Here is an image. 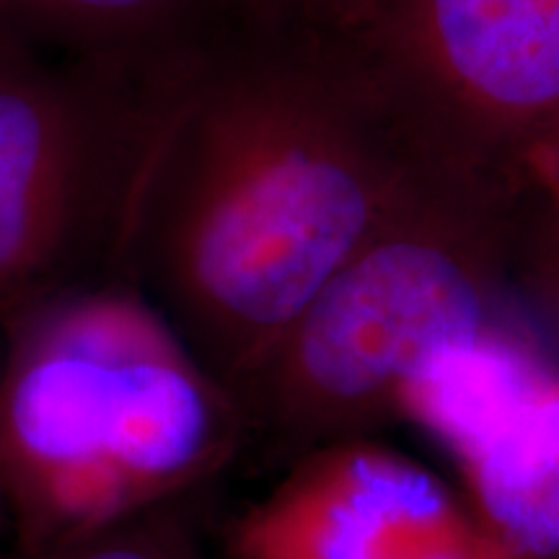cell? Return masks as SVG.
Returning <instances> with one entry per match:
<instances>
[{
    "label": "cell",
    "instance_id": "cell-1",
    "mask_svg": "<svg viewBox=\"0 0 559 559\" xmlns=\"http://www.w3.org/2000/svg\"><path fill=\"white\" fill-rule=\"evenodd\" d=\"M430 171L360 68L313 26L218 34L166 83L120 262L239 391Z\"/></svg>",
    "mask_w": 559,
    "mask_h": 559
},
{
    "label": "cell",
    "instance_id": "cell-2",
    "mask_svg": "<svg viewBox=\"0 0 559 559\" xmlns=\"http://www.w3.org/2000/svg\"><path fill=\"white\" fill-rule=\"evenodd\" d=\"M0 332V492L24 555L187 500L251 436L236 391L135 283L68 285Z\"/></svg>",
    "mask_w": 559,
    "mask_h": 559
},
{
    "label": "cell",
    "instance_id": "cell-3",
    "mask_svg": "<svg viewBox=\"0 0 559 559\" xmlns=\"http://www.w3.org/2000/svg\"><path fill=\"white\" fill-rule=\"evenodd\" d=\"M523 187L419 179L251 370V436L293 459L400 425L404 389L443 347L515 319Z\"/></svg>",
    "mask_w": 559,
    "mask_h": 559
},
{
    "label": "cell",
    "instance_id": "cell-4",
    "mask_svg": "<svg viewBox=\"0 0 559 559\" xmlns=\"http://www.w3.org/2000/svg\"><path fill=\"white\" fill-rule=\"evenodd\" d=\"M171 75L143 79L83 58L0 3V330L75 285L70 272L96 239L122 260Z\"/></svg>",
    "mask_w": 559,
    "mask_h": 559
},
{
    "label": "cell",
    "instance_id": "cell-5",
    "mask_svg": "<svg viewBox=\"0 0 559 559\" xmlns=\"http://www.w3.org/2000/svg\"><path fill=\"white\" fill-rule=\"evenodd\" d=\"M309 26L436 169L528 187L559 153V0H321Z\"/></svg>",
    "mask_w": 559,
    "mask_h": 559
},
{
    "label": "cell",
    "instance_id": "cell-6",
    "mask_svg": "<svg viewBox=\"0 0 559 559\" xmlns=\"http://www.w3.org/2000/svg\"><path fill=\"white\" fill-rule=\"evenodd\" d=\"M221 544L223 559H519L461 489L379 438L298 453Z\"/></svg>",
    "mask_w": 559,
    "mask_h": 559
},
{
    "label": "cell",
    "instance_id": "cell-7",
    "mask_svg": "<svg viewBox=\"0 0 559 559\" xmlns=\"http://www.w3.org/2000/svg\"><path fill=\"white\" fill-rule=\"evenodd\" d=\"M461 492L519 559H559V362L456 461Z\"/></svg>",
    "mask_w": 559,
    "mask_h": 559
},
{
    "label": "cell",
    "instance_id": "cell-8",
    "mask_svg": "<svg viewBox=\"0 0 559 559\" xmlns=\"http://www.w3.org/2000/svg\"><path fill=\"white\" fill-rule=\"evenodd\" d=\"M55 45L158 79L210 39L202 0H0Z\"/></svg>",
    "mask_w": 559,
    "mask_h": 559
},
{
    "label": "cell",
    "instance_id": "cell-9",
    "mask_svg": "<svg viewBox=\"0 0 559 559\" xmlns=\"http://www.w3.org/2000/svg\"><path fill=\"white\" fill-rule=\"evenodd\" d=\"M513 304L536 337L559 355V153L523 190Z\"/></svg>",
    "mask_w": 559,
    "mask_h": 559
},
{
    "label": "cell",
    "instance_id": "cell-10",
    "mask_svg": "<svg viewBox=\"0 0 559 559\" xmlns=\"http://www.w3.org/2000/svg\"><path fill=\"white\" fill-rule=\"evenodd\" d=\"M13 559H202V549L190 510L181 500L75 547L50 555L16 551Z\"/></svg>",
    "mask_w": 559,
    "mask_h": 559
},
{
    "label": "cell",
    "instance_id": "cell-11",
    "mask_svg": "<svg viewBox=\"0 0 559 559\" xmlns=\"http://www.w3.org/2000/svg\"><path fill=\"white\" fill-rule=\"evenodd\" d=\"M319 0H202L210 37L306 24Z\"/></svg>",
    "mask_w": 559,
    "mask_h": 559
},
{
    "label": "cell",
    "instance_id": "cell-12",
    "mask_svg": "<svg viewBox=\"0 0 559 559\" xmlns=\"http://www.w3.org/2000/svg\"><path fill=\"white\" fill-rule=\"evenodd\" d=\"M5 523V506H3V492H0V526Z\"/></svg>",
    "mask_w": 559,
    "mask_h": 559
}]
</instances>
